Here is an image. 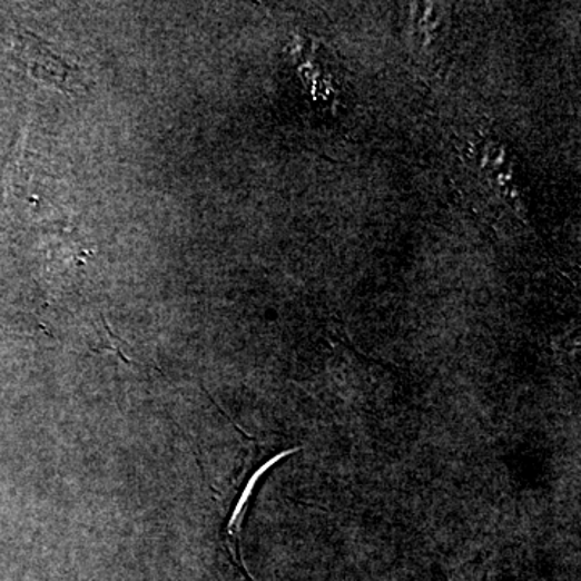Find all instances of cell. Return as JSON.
Returning <instances> with one entry per match:
<instances>
[{
	"label": "cell",
	"instance_id": "1",
	"mask_svg": "<svg viewBox=\"0 0 581 581\" xmlns=\"http://www.w3.org/2000/svg\"><path fill=\"white\" fill-rule=\"evenodd\" d=\"M297 451L299 450H289L282 452V454L275 455L274 459H270V461H268L267 464L262 465V467L258 469L256 473H253V476H250V480L249 482H247L246 488H244L242 498H239V501L236 502L235 512H233L232 519H229L228 541H226V544H228V551L229 554H232L233 561H235V564H238L239 569H242V572L244 573V577H246L247 581H254V579L253 577H250V573L247 572L246 565H244L238 543L239 532H242L244 514H246L247 502H249V498L250 494H253V491L256 490V484L258 480L262 479V475H264V473L267 472L268 469L274 467L276 462L282 461V459L286 457V455L294 454V452Z\"/></svg>",
	"mask_w": 581,
	"mask_h": 581
}]
</instances>
